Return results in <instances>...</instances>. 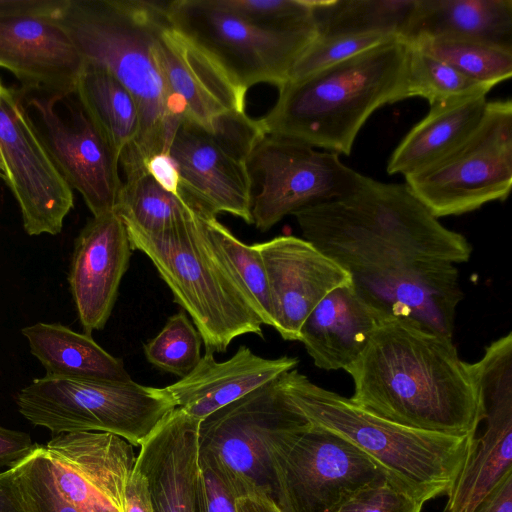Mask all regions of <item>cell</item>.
<instances>
[{
	"label": "cell",
	"instance_id": "cell-43",
	"mask_svg": "<svg viewBox=\"0 0 512 512\" xmlns=\"http://www.w3.org/2000/svg\"><path fill=\"white\" fill-rule=\"evenodd\" d=\"M472 512H512V469L505 473Z\"/></svg>",
	"mask_w": 512,
	"mask_h": 512
},
{
	"label": "cell",
	"instance_id": "cell-8",
	"mask_svg": "<svg viewBox=\"0 0 512 512\" xmlns=\"http://www.w3.org/2000/svg\"><path fill=\"white\" fill-rule=\"evenodd\" d=\"M167 18L246 92L262 83L283 86L297 59L318 36L317 24L269 28L231 12L218 0L168 1Z\"/></svg>",
	"mask_w": 512,
	"mask_h": 512
},
{
	"label": "cell",
	"instance_id": "cell-37",
	"mask_svg": "<svg viewBox=\"0 0 512 512\" xmlns=\"http://www.w3.org/2000/svg\"><path fill=\"white\" fill-rule=\"evenodd\" d=\"M394 38L399 37L376 33L318 35L293 65L288 81L306 77Z\"/></svg>",
	"mask_w": 512,
	"mask_h": 512
},
{
	"label": "cell",
	"instance_id": "cell-21",
	"mask_svg": "<svg viewBox=\"0 0 512 512\" xmlns=\"http://www.w3.org/2000/svg\"><path fill=\"white\" fill-rule=\"evenodd\" d=\"M196 420L175 408L141 444L135 467L153 512H206Z\"/></svg>",
	"mask_w": 512,
	"mask_h": 512
},
{
	"label": "cell",
	"instance_id": "cell-10",
	"mask_svg": "<svg viewBox=\"0 0 512 512\" xmlns=\"http://www.w3.org/2000/svg\"><path fill=\"white\" fill-rule=\"evenodd\" d=\"M271 461L282 512H337L361 488L387 479L358 448L307 422L279 440Z\"/></svg>",
	"mask_w": 512,
	"mask_h": 512
},
{
	"label": "cell",
	"instance_id": "cell-9",
	"mask_svg": "<svg viewBox=\"0 0 512 512\" xmlns=\"http://www.w3.org/2000/svg\"><path fill=\"white\" fill-rule=\"evenodd\" d=\"M405 179L436 218L505 201L512 187L511 100L488 101L480 124L460 147Z\"/></svg>",
	"mask_w": 512,
	"mask_h": 512
},
{
	"label": "cell",
	"instance_id": "cell-32",
	"mask_svg": "<svg viewBox=\"0 0 512 512\" xmlns=\"http://www.w3.org/2000/svg\"><path fill=\"white\" fill-rule=\"evenodd\" d=\"M114 211L142 231L159 233L176 226L193 209L181 196L166 191L143 172L125 179Z\"/></svg>",
	"mask_w": 512,
	"mask_h": 512
},
{
	"label": "cell",
	"instance_id": "cell-15",
	"mask_svg": "<svg viewBox=\"0 0 512 512\" xmlns=\"http://www.w3.org/2000/svg\"><path fill=\"white\" fill-rule=\"evenodd\" d=\"M64 0H0V67L26 88L75 92L84 61L60 20Z\"/></svg>",
	"mask_w": 512,
	"mask_h": 512
},
{
	"label": "cell",
	"instance_id": "cell-27",
	"mask_svg": "<svg viewBox=\"0 0 512 512\" xmlns=\"http://www.w3.org/2000/svg\"><path fill=\"white\" fill-rule=\"evenodd\" d=\"M462 39L512 49L511 0H416L402 39Z\"/></svg>",
	"mask_w": 512,
	"mask_h": 512
},
{
	"label": "cell",
	"instance_id": "cell-31",
	"mask_svg": "<svg viewBox=\"0 0 512 512\" xmlns=\"http://www.w3.org/2000/svg\"><path fill=\"white\" fill-rule=\"evenodd\" d=\"M202 217L208 239L263 325L275 327L266 272L253 245L240 241L217 217Z\"/></svg>",
	"mask_w": 512,
	"mask_h": 512
},
{
	"label": "cell",
	"instance_id": "cell-34",
	"mask_svg": "<svg viewBox=\"0 0 512 512\" xmlns=\"http://www.w3.org/2000/svg\"><path fill=\"white\" fill-rule=\"evenodd\" d=\"M407 44L406 98H425L432 106L472 95H487L493 88L465 76L415 45Z\"/></svg>",
	"mask_w": 512,
	"mask_h": 512
},
{
	"label": "cell",
	"instance_id": "cell-18",
	"mask_svg": "<svg viewBox=\"0 0 512 512\" xmlns=\"http://www.w3.org/2000/svg\"><path fill=\"white\" fill-rule=\"evenodd\" d=\"M133 447L106 432L56 434L44 445L57 489L78 512H124Z\"/></svg>",
	"mask_w": 512,
	"mask_h": 512
},
{
	"label": "cell",
	"instance_id": "cell-6",
	"mask_svg": "<svg viewBox=\"0 0 512 512\" xmlns=\"http://www.w3.org/2000/svg\"><path fill=\"white\" fill-rule=\"evenodd\" d=\"M124 224L132 249L151 260L174 301L191 317L205 350L225 352L245 334L263 337L261 320L211 245L199 214L193 210L159 233Z\"/></svg>",
	"mask_w": 512,
	"mask_h": 512
},
{
	"label": "cell",
	"instance_id": "cell-16",
	"mask_svg": "<svg viewBox=\"0 0 512 512\" xmlns=\"http://www.w3.org/2000/svg\"><path fill=\"white\" fill-rule=\"evenodd\" d=\"M31 90L36 93L27 103L40 120L36 128L65 181L82 195L93 217L114 211L123 185L119 159L76 95L65 118L58 112L60 94Z\"/></svg>",
	"mask_w": 512,
	"mask_h": 512
},
{
	"label": "cell",
	"instance_id": "cell-1",
	"mask_svg": "<svg viewBox=\"0 0 512 512\" xmlns=\"http://www.w3.org/2000/svg\"><path fill=\"white\" fill-rule=\"evenodd\" d=\"M345 371L358 406L394 423L449 435H476L483 408L471 363L452 337L384 320Z\"/></svg>",
	"mask_w": 512,
	"mask_h": 512
},
{
	"label": "cell",
	"instance_id": "cell-28",
	"mask_svg": "<svg viewBox=\"0 0 512 512\" xmlns=\"http://www.w3.org/2000/svg\"><path fill=\"white\" fill-rule=\"evenodd\" d=\"M31 353L46 375L104 381H129L121 359L98 345L91 334L78 333L59 323L39 322L22 329Z\"/></svg>",
	"mask_w": 512,
	"mask_h": 512
},
{
	"label": "cell",
	"instance_id": "cell-3",
	"mask_svg": "<svg viewBox=\"0 0 512 512\" xmlns=\"http://www.w3.org/2000/svg\"><path fill=\"white\" fill-rule=\"evenodd\" d=\"M168 1L64 0L60 20L84 63L103 68L134 98L141 129L125 178L146 172L154 155L168 153L181 122L164 73L159 33Z\"/></svg>",
	"mask_w": 512,
	"mask_h": 512
},
{
	"label": "cell",
	"instance_id": "cell-7",
	"mask_svg": "<svg viewBox=\"0 0 512 512\" xmlns=\"http://www.w3.org/2000/svg\"><path fill=\"white\" fill-rule=\"evenodd\" d=\"M21 415L52 433L106 432L141 444L176 408L165 388L45 375L21 389Z\"/></svg>",
	"mask_w": 512,
	"mask_h": 512
},
{
	"label": "cell",
	"instance_id": "cell-20",
	"mask_svg": "<svg viewBox=\"0 0 512 512\" xmlns=\"http://www.w3.org/2000/svg\"><path fill=\"white\" fill-rule=\"evenodd\" d=\"M253 246L266 272L274 329L299 341L307 316L328 293L352 282L351 274L304 238L281 235Z\"/></svg>",
	"mask_w": 512,
	"mask_h": 512
},
{
	"label": "cell",
	"instance_id": "cell-19",
	"mask_svg": "<svg viewBox=\"0 0 512 512\" xmlns=\"http://www.w3.org/2000/svg\"><path fill=\"white\" fill-rule=\"evenodd\" d=\"M352 283L383 320H403L452 337L456 309L463 298L455 264L418 262L353 276Z\"/></svg>",
	"mask_w": 512,
	"mask_h": 512
},
{
	"label": "cell",
	"instance_id": "cell-29",
	"mask_svg": "<svg viewBox=\"0 0 512 512\" xmlns=\"http://www.w3.org/2000/svg\"><path fill=\"white\" fill-rule=\"evenodd\" d=\"M74 93L123 167L133 154L141 129L134 98L109 72L87 63L77 79Z\"/></svg>",
	"mask_w": 512,
	"mask_h": 512
},
{
	"label": "cell",
	"instance_id": "cell-23",
	"mask_svg": "<svg viewBox=\"0 0 512 512\" xmlns=\"http://www.w3.org/2000/svg\"><path fill=\"white\" fill-rule=\"evenodd\" d=\"M164 73L181 121L213 131L232 115L246 113V91L199 47L175 30L168 18L159 33Z\"/></svg>",
	"mask_w": 512,
	"mask_h": 512
},
{
	"label": "cell",
	"instance_id": "cell-42",
	"mask_svg": "<svg viewBox=\"0 0 512 512\" xmlns=\"http://www.w3.org/2000/svg\"><path fill=\"white\" fill-rule=\"evenodd\" d=\"M146 172L166 191L180 195L179 172L169 153L152 156L144 164Z\"/></svg>",
	"mask_w": 512,
	"mask_h": 512
},
{
	"label": "cell",
	"instance_id": "cell-41",
	"mask_svg": "<svg viewBox=\"0 0 512 512\" xmlns=\"http://www.w3.org/2000/svg\"><path fill=\"white\" fill-rule=\"evenodd\" d=\"M38 446L29 434L0 426V468H13Z\"/></svg>",
	"mask_w": 512,
	"mask_h": 512
},
{
	"label": "cell",
	"instance_id": "cell-46",
	"mask_svg": "<svg viewBox=\"0 0 512 512\" xmlns=\"http://www.w3.org/2000/svg\"><path fill=\"white\" fill-rule=\"evenodd\" d=\"M0 512H23L15 494L11 469L0 473Z\"/></svg>",
	"mask_w": 512,
	"mask_h": 512
},
{
	"label": "cell",
	"instance_id": "cell-14",
	"mask_svg": "<svg viewBox=\"0 0 512 512\" xmlns=\"http://www.w3.org/2000/svg\"><path fill=\"white\" fill-rule=\"evenodd\" d=\"M0 171L29 235L58 234L73 192L55 165L21 97L0 81Z\"/></svg>",
	"mask_w": 512,
	"mask_h": 512
},
{
	"label": "cell",
	"instance_id": "cell-45",
	"mask_svg": "<svg viewBox=\"0 0 512 512\" xmlns=\"http://www.w3.org/2000/svg\"><path fill=\"white\" fill-rule=\"evenodd\" d=\"M236 512H282L276 503L261 492L236 498Z\"/></svg>",
	"mask_w": 512,
	"mask_h": 512
},
{
	"label": "cell",
	"instance_id": "cell-26",
	"mask_svg": "<svg viewBox=\"0 0 512 512\" xmlns=\"http://www.w3.org/2000/svg\"><path fill=\"white\" fill-rule=\"evenodd\" d=\"M487 103L486 95L477 94L432 105L395 148L387 172L406 177L451 154L476 130Z\"/></svg>",
	"mask_w": 512,
	"mask_h": 512
},
{
	"label": "cell",
	"instance_id": "cell-30",
	"mask_svg": "<svg viewBox=\"0 0 512 512\" xmlns=\"http://www.w3.org/2000/svg\"><path fill=\"white\" fill-rule=\"evenodd\" d=\"M416 0H321L315 11L319 36L386 34L402 39Z\"/></svg>",
	"mask_w": 512,
	"mask_h": 512
},
{
	"label": "cell",
	"instance_id": "cell-22",
	"mask_svg": "<svg viewBox=\"0 0 512 512\" xmlns=\"http://www.w3.org/2000/svg\"><path fill=\"white\" fill-rule=\"evenodd\" d=\"M131 253L126 226L115 211L93 217L80 232L69 283L86 333L107 323Z\"/></svg>",
	"mask_w": 512,
	"mask_h": 512
},
{
	"label": "cell",
	"instance_id": "cell-12",
	"mask_svg": "<svg viewBox=\"0 0 512 512\" xmlns=\"http://www.w3.org/2000/svg\"><path fill=\"white\" fill-rule=\"evenodd\" d=\"M246 163L252 188H258L252 220L263 232L299 210L354 193L367 178L337 153L268 134L255 143Z\"/></svg>",
	"mask_w": 512,
	"mask_h": 512
},
{
	"label": "cell",
	"instance_id": "cell-44",
	"mask_svg": "<svg viewBox=\"0 0 512 512\" xmlns=\"http://www.w3.org/2000/svg\"><path fill=\"white\" fill-rule=\"evenodd\" d=\"M124 512H153L145 478L135 466L126 485Z\"/></svg>",
	"mask_w": 512,
	"mask_h": 512
},
{
	"label": "cell",
	"instance_id": "cell-13",
	"mask_svg": "<svg viewBox=\"0 0 512 512\" xmlns=\"http://www.w3.org/2000/svg\"><path fill=\"white\" fill-rule=\"evenodd\" d=\"M263 136L256 123H234L215 132L181 121L168 153L180 177V195L200 216L229 213L252 220V180L247 157Z\"/></svg>",
	"mask_w": 512,
	"mask_h": 512
},
{
	"label": "cell",
	"instance_id": "cell-38",
	"mask_svg": "<svg viewBox=\"0 0 512 512\" xmlns=\"http://www.w3.org/2000/svg\"><path fill=\"white\" fill-rule=\"evenodd\" d=\"M231 12L274 29H297L316 24L321 0H218Z\"/></svg>",
	"mask_w": 512,
	"mask_h": 512
},
{
	"label": "cell",
	"instance_id": "cell-2",
	"mask_svg": "<svg viewBox=\"0 0 512 512\" xmlns=\"http://www.w3.org/2000/svg\"><path fill=\"white\" fill-rule=\"evenodd\" d=\"M303 238L353 276L424 261L469 260L464 235L445 227L408 185L367 177L354 193L293 214Z\"/></svg>",
	"mask_w": 512,
	"mask_h": 512
},
{
	"label": "cell",
	"instance_id": "cell-35",
	"mask_svg": "<svg viewBox=\"0 0 512 512\" xmlns=\"http://www.w3.org/2000/svg\"><path fill=\"white\" fill-rule=\"evenodd\" d=\"M201 344L200 333L186 312L179 311L144 345V354L150 364L181 379L199 363Z\"/></svg>",
	"mask_w": 512,
	"mask_h": 512
},
{
	"label": "cell",
	"instance_id": "cell-11",
	"mask_svg": "<svg viewBox=\"0 0 512 512\" xmlns=\"http://www.w3.org/2000/svg\"><path fill=\"white\" fill-rule=\"evenodd\" d=\"M305 423L278 377L200 421L199 452L216 459L239 496L261 492L274 501L273 447Z\"/></svg>",
	"mask_w": 512,
	"mask_h": 512
},
{
	"label": "cell",
	"instance_id": "cell-39",
	"mask_svg": "<svg viewBox=\"0 0 512 512\" xmlns=\"http://www.w3.org/2000/svg\"><path fill=\"white\" fill-rule=\"evenodd\" d=\"M422 507V503L383 479L355 492L337 512H421Z\"/></svg>",
	"mask_w": 512,
	"mask_h": 512
},
{
	"label": "cell",
	"instance_id": "cell-4",
	"mask_svg": "<svg viewBox=\"0 0 512 512\" xmlns=\"http://www.w3.org/2000/svg\"><path fill=\"white\" fill-rule=\"evenodd\" d=\"M408 44L394 38L298 80L287 81L259 122L265 134L350 155L380 107L406 99Z\"/></svg>",
	"mask_w": 512,
	"mask_h": 512
},
{
	"label": "cell",
	"instance_id": "cell-33",
	"mask_svg": "<svg viewBox=\"0 0 512 512\" xmlns=\"http://www.w3.org/2000/svg\"><path fill=\"white\" fill-rule=\"evenodd\" d=\"M465 76L494 87L512 76V49L449 38H423L411 42Z\"/></svg>",
	"mask_w": 512,
	"mask_h": 512
},
{
	"label": "cell",
	"instance_id": "cell-25",
	"mask_svg": "<svg viewBox=\"0 0 512 512\" xmlns=\"http://www.w3.org/2000/svg\"><path fill=\"white\" fill-rule=\"evenodd\" d=\"M383 321L350 282L315 306L302 324L299 341L316 367L345 370L362 354Z\"/></svg>",
	"mask_w": 512,
	"mask_h": 512
},
{
	"label": "cell",
	"instance_id": "cell-36",
	"mask_svg": "<svg viewBox=\"0 0 512 512\" xmlns=\"http://www.w3.org/2000/svg\"><path fill=\"white\" fill-rule=\"evenodd\" d=\"M10 469L23 512H78L57 489L44 445Z\"/></svg>",
	"mask_w": 512,
	"mask_h": 512
},
{
	"label": "cell",
	"instance_id": "cell-40",
	"mask_svg": "<svg viewBox=\"0 0 512 512\" xmlns=\"http://www.w3.org/2000/svg\"><path fill=\"white\" fill-rule=\"evenodd\" d=\"M199 466L206 512H236L239 495L216 459L208 453L199 452Z\"/></svg>",
	"mask_w": 512,
	"mask_h": 512
},
{
	"label": "cell",
	"instance_id": "cell-5",
	"mask_svg": "<svg viewBox=\"0 0 512 512\" xmlns=\"http://www.w3.org/2000/svg\"><path fill=\"white\" fill-rule=\"evenodd\" d=\"M279 384L308 424L358 448L395 487L423 505L450 494L477 445L476 435H449L394 423L316 385L296 368L283 373Z\"/></svg>",
	"mask_w": 512,
	"mask_h": 512
},
{
	"label": "cell",
	"instance_id": "cell-24",
	"mask_svg": "<svg viewBox=\"0 0 512 512\" xmlns=\"http://www.w3.org/2000/svg\"><path fill=\"white\" fill-rule=\"evenodd\" d=\"M297 357L276 359L261 357L245 345L225 361H217L205 350L194 370L165 388L175 407L202 421L220 408L236 401L258 387L293 370Z\"/></svg>",
	"mask_w": 512,
	"mask_h": 512
},
{
	"label": "cell",
	"instance_id": "cell-17",
	"mask_svg": "<svg viewBox=\"0 0 512 512\" xmlns=\"http://www.w3.org/2000/svg\"><path fill=\"white\" fill-rule=\"evenodd\" d=\"M471 368L485 427L448 495L445 512H472L512 469V333L491 342Z\"/></svg>",
	"mask_w": 512,
	"mask_h": 512
}]
</instances>
